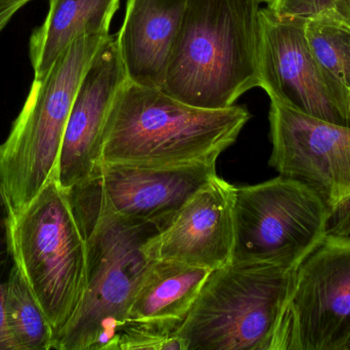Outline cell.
Listing matches in <instances>:
<instances>
[{"instance_id":"1","label":"cell","mask_w":350,"mask_h":350,"mask_svg":"<svg viewBox=\"0 0 350 350\" xmlns=\"http://www.w3.org/2000/svg\"><path fill=\"white\" fill-rule=\"evenodd\" d=\"M68 192L85 238L88 275L81 302L51 349L109 350L154 261L148 245L163 227L114 213L96 178Z\"/></svg>"},{"instance_id":"2","label":"cell","mask_w":350,"mask_h":350,"mask_svg":"<svg viewBox=\"0 0 350 350\" xmlns=\"http://www.w3.org/2000/svg\"><path fill=\"white\" fill-rule=\"evenodd\" d=\"M250 118L246 106L199 108L127 79L107 121L102 164L154 168L215 164Z\"/></svg>"},{"instance_id":"3","label":"cell","mask_w":350,"mask_h":350,"mask_svg":"<svg viewBox=\"0 0 350 350\" xmlns=\"http://www.w3.org/2000/svg\"><path fill=\"white\" fill-rule=\"evenodd\" d=\"M263 3L265 0H187L161 90L191 106L224 109L260 88Z\"/></svg>"},{"instance_id":"4","label":"cell","mask_w":350,"mask_h":350,"mask_svg":"<svg viewBox=\"0 0 350 350\" xmlns=\"http://www.w3.org/2000/svg\"><path fill=\"white\" fill-rule=\"evenodd\" d=\"M109 36L78 39L45 75L33 80L10 135L0 144V182L14 216L57 178L64 134L76 94Z\"/></svg>"},{"instance_id":"5","label":"cell","mask_w":350,"mask_h":350,"mask_svg":"<svg viewBox=\"0 0 350 350\" xmlns=\"http://www.w3.org/2000/svg\"><path fill=\"white\" fill-rule=\"evenodd\" d=\"M295 267L230 262L212 271L177 330L185 350H279Z\"/></svg>"},{"instance_id":"6","label":"cell","mask_w":350,"mask_h":350,"mask_svg":"<svg viewBox=\"0 0 350 350\" xmlns=\"http://www.w3.org/2000/svg\"><path fill=\"white\" fill-rule=\"evenodd\" d=\"M14 240L18 266L55 338L75 314L88 275L85 238L57 179L14 216Z\"/></svg>"},{"instance_id":"7","label":"cell","mask_w":350,"mask_h":350,"mask_svg":"<svg viewBox=\"0 0 350 350\" xmlns=\"http://www.w3.org/2000/svg\"><path fill=\"white\" fill-rule=\"evenodd\" d=\"M333 216L316 191L281 175L237 188L232 262L297 266L328 234Z\"/></svg>"},{"instance_id":"8","label":"cell","mask_w":350,"mask_h":350,"mask_svg":"<svg viewBox=\"0 0 350 350\" xmlns=\"http://www.w3.org/2000/svg\"><path fill=\"white\" fill-rule=\"evenodd\" d=\"M350 340V238L328 232L295 267L279 350H345Z\"/></svg>"},{"instance_id":"9","label":"cell","mask_w":350,"mask_h":350,"mask_svg":"<svg viewBox=\"0 0 350 350\" xmlns=\"http://www.w3.org/2000/svg\"><path fill=\"white\" fill-rule=\"evenodd\" d=\"M258 73L271 101L335 125L350 127L312 57L304 22L280 18L269 8L259 12Z\"/></svg>"},{"instance_id":"10","label":"cell","mask_w":350,"mask_h":350,"mask_svg":"<svg viewBox=\"0 0 350 350\" xmlns=\"http://www.w3.org/2000/svg\"><path fill=\"white\" fill-rule=\"evenodd\" d=\"M126 82L116 35H110L80 84L66 125L57 178L66 191L98 175L107 121Z\"/></svg>"},{"instance_id":"11","label":"cell","mask_w":350,"mask_h":350,"mask_svg":"<svg viewBox=\"0 0 350 350\" xmlns=\"http://www.w3.org/2000/svg\"><path fill=\"white\" fill-rule=\"evenodd\" d=\"M237 187L216 175L175 214L148 245L153 260L215 271L230 264L236 240Z\"/></svg>"},{"instance_id":"12","label":"cell","mask_w":350,"mask_h":350,"mask_svg":"<svg viewBox=\"0 0 350 350\" xmlns=\"http://www.w3.org/2000/svg\"><path fill=\"white\" fill-rule=\"evenodd\" d=\"M216 175V162L172 168L102 164L94 178L103 201L114 213L164 228Z\"/></svg>"},{"instance_id":"13","label":"cell","mask_w":350,"mask_h":350,"mask_svg":"<svg viewBox=\"0 0 350 350\" xmlns=\"http://www.w3.org/2000/svg\"><path fill=\"white\" fill-rule=\"evenodd\" d=\"M187 0H127L117 45L127 79L161 88Z\"/></svg>"},{"instance_id":"14","label":"cell","mask_w":350,"mask_h":350,"mask_svg":"<svg viewBox=\"0 0 350 350\" xmlns=\"http://www.w3.org/2000/svg\"><path fill=\"white\" fill-rule=\"evenodd\" d=\"M290 162L296 178L333 213L350 203L349 127L304 116L292 135Z\"/></svg>"},{"instance_id":"15","label":"cell","mask_w":350,"mask_h":350,"mask_svg":"<svg viewBox=\"0 0 350 350\" xmlns=\"http://www.w3.org/2000/svg\"><path fill=\"white\" fill-rule=\"evenodd\" d=\"M46 18L29 40L34 78L49 72L66 49L82 37L110 34L120 0H49Z\"/></svg>"},{"instance_id":"16","label":"cell","mask_w":350,"mask_h":350,"mask_svg":"<svg viewBox=\"0 0 350 350\" xmlns=\"http://www.w3.org/2000/svg\"><path fill=\"white\" fill-rule=\"evenodd\" d=\"M211 271L154 260L137 288L126 322L183 324Z\"/></svg>"},{"instance_id":"17","label":"cell","mask_w":350,"mask_h":350,"mask_svg":"<svg viewBox=\"0 0 350 350\" xmlns=\"http://www.w3.org/2000/svg\"><path fill=\"white\" fill-rule=\"evenodd\" d=\"M304 34L331 92L350 117V25L328 18L306 21Z\"/></svg>"},{"instance_id":"18","label":"cell","mask_w":350,"mask_h":350,"mask_svg":"<svg viewBox=\"0 0 350 350\" xmlns=\"http://www.w3.org/2000/svg\"><path fill=\"white\" fill-rule=\"evenodd\" d=\"M4 321L12 350L53 349V328L16 263L4 295Z\"/></svg>"},{"instance_id":"19","label":"cell","mask_w":350,"mask_h":350,"mask_svg":"<svg viewBox=\"0 0 350 350\" xmlns=\"http://www.w3.org/2000/svg\"><path fill=\"white\" fill-rule=\"evenodd\" d=\"M174 323L126 322L109 350H185Z\"/></svg>"},{"instance_id":"20","label":"cell","mask_w":350,"mask_h":350,"mask_svg":"<svg viewBox=\"0 0 350 350\" xmlns=\"http://www.w3.org/2000/svg\"><path fill=\"white\" fill-rule=\"evenodd\" d=\"M14 224V214L0 182V350H12L4 321V295L12 269L18 263Z\"/></svg>"},{"instance_id":"21","label":"cell","mask_w":350,"mask_h":350,"mask_svg":"<svg viewBox=\"0 0 350 350\" xmlns=\"http://www.w3.org/2000/svg\"><path fill=\"white\" fill-rule=\"evenodd\" d=\"M280 18L306 21L328 18L350 25V0H265Z\"/></svg>"},{"instance_id":"22","label":"cell","mask_w":350,"mask_h":350,"mask_svg":"<svg viewBox=\"0 0 350 350\" xmlns=\"http://www.w3.org/2000/svg\"><path fill=\"white\" fill-rule=\"evenodd\" d=\"M27 3L28 1L26 0H0V34L10 24L14 14Z\"/></svg>"},{"instance_id":"23","label":"cell","mask_w":350,"mask_h":350,"mask_svg":"<svg viewBox=\"0 0 350 350\" xmlns=\"http://www.w3.org/2000/svg\"><path fill=\"white\" fill-rule=\"evenodd\" d=\"M345 207H347V212L341 216L334 227L329 228V232L350 238V203Z\"/></svg>"},{"instance_id":"24","label":"cell","mask_w":350,"mask_h":350,"mask_svg":"<svg viewBox=\"0 0 350 350\" xmlns=\"http://www.w3.org/2000/svg\"><path fill=\"white\" fill-rule=\"evenodd\" d=\"M345 350H350V340L349 342L347 343V347H345Z\"/></svg>"},{"instance_id":"25","label":"cell","mask_w":350,"mask_h":350,"mask_svg":"<svg viewBox=\"0 0 350 350\" xmlns=\"http://www.w3.org/2000/svg\"><path fill=\"white\" fill-rule=\"evenodd\" d=\"M26 1L30 2L32 1V0H26Z\"/></svg>"}]
</instances>
